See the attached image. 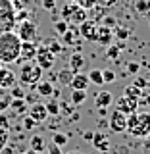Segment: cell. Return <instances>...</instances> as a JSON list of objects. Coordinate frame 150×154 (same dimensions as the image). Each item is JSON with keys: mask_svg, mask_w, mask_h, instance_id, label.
Segmentation results:
<instances>
[{"mask_svg": "<svg viewBox=\"0 0 150 154\" xmlns=\"http://www.w3.org/2000/svg\"><path fill=\"white\" fill-rule=\"evenodd\" d=\"M71 77H73V71H71V69H62L60 73H58V81H60L62 85H69Z\"/></svg>", "mask_w": 150, "mask_h": 154, "instance_id": "obj_28", "label": "cell"}, {"mask_svg": "<svg viewBox=\"0 0 150 154\" xmlns=\"http://www.w3.org/2000/svg\"><path fill=\"white\" fill-rule=\"evenodd\" d=\"M25 2H27V0H12V4H14L16 10H21L23 6H25Z\"/></svg>", "mask_w": 150, "mask_h": 154, "instance_id": "obj_47", "label": "cell"}, {"mask_svg": "<svg viewBox=\"0 0 150 154\" xmlns=\"http://www.w3.org/2000/svg\"><path fill=\"white\" fill-rule=\"evenodd\" d=\"M35 87L41 96H48V98L58 96V89H54V83H50V81H38Z\"/></svg>", "mask_w": 150, "mask_h": 154, "instance_id": "obj_16", "label": "cell"}, {"mask_svg": "<svg viewBox=\"0 0 150 154\" xmlns=\"http://www.w3.org/2000/svg\"><path fill=\"white\" fill-rule=\"evenodd\" d=\"M35 56H37V45L35 42H21L19 62H35Z\"/></svg>", "mask_w": 150, "mask_h": 154, "instance_id": "obj_12", "label": "cell"}, {"mask_svg": "<svg viewBox=\"0 0 150 154\" xmlns=\"http://www.w3.org/2000/svg\"><path fill=\"white\" fill-rule=\"evenodd\" d=\"M102 79H104V83H114V81H115V71L104 69L102 71Z\"/></svg>", "mask_w": 150, "mask_h": 154, "instance_id": "obj_35", "label": "cell"}, {"mask_svg": "<svg viewBox=\"0 0 150 154\" xmlns=\"http://www.w3.org/2000/svg\"><path fill=\"white\" fill-rule=\"evenodd\" d=\"M90 144H93L96 150H100V152H108L110 150V141H108V137H106L104 133H94Z\"/></svg>", "mask_w": 150, "mask_h": 154, "instance_id": "obj_18", "label": "cell"}, {"mask_svg": "<svg viewBox=\"0 0 150 154\" xmlns=\"http://www.w3.org/2000/svg\"><path fill=\"white\" fill-rule=\"evenodd\" d=\"M142 93H144V91H142V89H139V87H135L133 83H131V85H127V87L123 89V96H129V98L139 100V102H141V96H142Z\"/></svg>", "mask_w": 150, "mask_h": 154, "instance_id": "obj_21", "label": "cell"}, {"mask_svg": "<svg viewBox=\"0 0 150 154\" xmlns=\"http://www.w3.org/2000/svg\"><path fill=\"white\" fill-rule=\"evenodd\" d=\"M104 2H112V0H104Z\"/></svg>", "mask_w": 150, "mask_h": 154, "instance_id": "obj_53", "label": "cell"}, {"mask_svg": "<svg viewBox=\"0 0 150 154\" xmlns=\"http://www.w3.org/2000/svg\"><path fill=\"white\" fill-rule=\"evenodd\" d=\"M139 67H141V66H139V62H129V64H127V71L135 75L139 71Z\"/></svg>", "mask_w": 150, "mask_h": 154, "instance_id": "obj_42", "label": "cell"}, {"mask_svg": "<svg viewBox=\"0 0 150 154\" xmlns=\"http://www.w3.org/2000/svg\"><path fill=\"white\" fill-rule=\"evenodd\" d=\"M48 48H50V50L54 52V54H60V50H62V45L54 41V42H48Z\"/></svg>", "mask_w": 150, "mask_h": 154, "instance_id": "obj_43", "label": "cell"}, {"mask_svg": "<svg viewBox=\"0 0 150 154\" xmlns=\"http://www.w3.org/2000/svg\"><path fill=\"white\" fill-rule=\"evenodd\" d=\"M112 31H114V37L118 38V41H121V42H123V41H127V38L131 37V31H129L127 27H118V25H115Z\"/></svg>", "mask_w": 150, "mask_h": 154, "instance_id": "obj_24", "label": "cell"}, {"mask_svg": "<svg viewBox=\"0 0 150 154\" xmlns=\"http://www.w3.org/2000/svg\"><path fill=\"white\" fill-rule=\"evenodd\" d=\"M8 141H10V129L0 127V152H4V148L8 146Z\"/></svg>", "mask_w": 150, "mask_h": 154, "instance_id": "obj_30", "label": "cell"}, {"mask_svg": "<svg viewBox=\"0 0 150 154\" xmlns=\"http://www.w3.org/2000/svg\"><path fill=\"white\" fill-rule=\"evenodd\" d=\"M69 154H79V152H69Z\"/></svg>", "mask_w": 150, "mask_h": 154, "instance_id": "obj_52", "label": "cell"}, {"mask_svg": "<svg viewBox=\"0 0 150 154\" xmlns=\"http://www.w3.org/2000/svg\"><path fill=\"white\" fill-rule=\"evenodd\" d=\"M16 27V8L12 0H0V33L14 31Z\"/></svg>", "mask_w": 150, "mask_h": 154, "instance_id": "obj_4", "label": "cell"}, {"mask_svg": "<svg viewBox=\"0 0 150 154\" xmlns=\"http://www.w3.org/2000/svg\"><path fill=\"white\" fill-rule=\"evenodd\" d=\"M60 108L64 110L66 114H71V112H73V110H75V108H69V104H67V102H60Z\"/></svg>", "mask_w": 150, "mask_h": 154, "instance_id": "obj_48", "label": "cell"}, {"mask_svg": "<svg viewBox=\"0 0 150 154\" xmlns=\"http://www.w3.org/2000/svg\"><path fill=\"white\" fill-rule=\"evenodd\" d=\"M108 125H110V129H112L114 133H123L125 129H127V116L115 108L108 118Z\"/></svg>", "mask_w": 150, "mask_h": 154, "instance_id": "obj_8", "label": "cell"}, {"mask_svg": "<svg viewBox=\"0 0 150 154\" xmlns=\"http://www.w3.org/2000/svg\"><path fill=\"white\" fill-rule=\"evenodd\" d=\"M10 100H12L10 96H2V98H0V114H2L6 108H10Z\"/></svg>", "mask_w": 150, "mask_h": 154, "instance_id": "obj_40", "label": "cell"}, {"mask_svg": "<svg viewBox=\"0 0 150 154\" xmlns=\"http://www.w3.org/2000/svg\"><path fill=\"white\" fill-rule=\"evenodd\" d=\"M121 48H123V42L119 41V45H110V46H106V56L110 58V60H118L119 54H121Z\"/></svg>", "mask_w": 150, "mask_h": 154, "instance_id": "obj_23", "label": "cell"}, {"mask_svg": "<svg viewBox=\"0 0 150 154\" xmlns=\"http://www.w3.org/2000/svg\"><path fill=\"white\" fill-rule=\"evenodd\" d=\"M67 29H69V23H67L66 19H56L54 21V31L58 33V35H64Z\"/></svg>", "mask_w": 150, "mask_h": 154, "instance_id": "obj_29", "label": "cell"}, {"mask_svg": "<svg viewBox=\"0 0 150 154\" xmlns=\"http://www.w3.org/2000/svg\"><path fill=\"white\" fill-rule=\"evenodd\" d=\"M133 10L139 17L150 21V0H133Z\"/></svg>", "mask_w": 150, "mask_h": 154, "instance_id": "obj_15", "label": "cell"}, {"mask_svg": "<svg viewBox=\"0 0 150 154\" xmlns=\"http://www.w3.org/2000/svg\"><path fill=\"white\" fill-rule=\"evenodd\" d=\"M35 62L42 69H52L56 64V54L50 50L48 46H37V56H35Z\"/></svg>", "mask_w": 150, "mask_h": 154, "instance_id": "obj_7", "label": "cell"}, {"mask_svg": "<svg viewBox=\"0 0 150 154\" xmlns=\"http://www.w3.org/2000/svg\"><path fill=\"white\" fill-rule=\"evenodd\" d=\"M41 4H42L44 10H54L56 8V0H41Z\"/></svg>", "mask_w": 150, "mask_h": 154, "instance_id": "obj_41", "label": "cell"}, {"mask_svg": "<svg viewBox=\"0 0 150 154\" xmlns=\"http://www.w3.org/2000/svg\"><path fill=\"white\" fill-rule=\"evenodd\" d=\"M87 77H89V81H90V83H94V85H102V83H104V79H102V69H90Z\"/></svg>", "mask_w": 150, "mask_h": 154, "instance_id": "obj_26", "label": "cell"}, {"mask_svg": "<svg viewBox=\"0 0 150 154\" xmlns=\"http://www.w3.org/2000/svg\"><path fill=\"white\" fill-rule=\"evenodd\" d=\"M115 108L119 110V112H123L125 116H129V114H133V112H137V108H139V100H133V98H129V96H119L118 98V102H115Z\"/></svg>", "mask_w": 150, "mask_h": 154, "instance_id": "obj_10", "label": "cell"}, {"mask_svg": "<svg viewBox=\"0 0 150 154\" xmlns=\"http://www.w3.org/2000/svg\"><path fill=\"white\" fill-rule=\"evenodd\" d=\"M12 98H25V93H23V89H19V87L14 85V87H12Z\"/></svg>", "mask_w": 150, "mask_h": 154, "instance_id": "obj_39", "label": "cell"}, {"mask_svg": "<svg viewBox=\"0 0 150 154\" xmlns=\"http://www.w3.org/2000/svg\"><path fill=\"white\" fill-rule=\"evenodd\" d=\"M52 143L58 144V146H64V144L67 143V135H64V133H54V137H52Z\"/></svg>", "mask_w": 150, "mask_h": 154, "instance_id": "obj_34", "label": "cell"}, {"mask_svg": "<svg viewBox=\"0 0 150 154\" xmlns=\"http://www.w3.org/2000/svg\"><path fill=\"white\" fill-rule=\"evenodd\" d=\"M29 110V116H31L33 119H35L37 123H44L46 118H48V112H46V106L44 104H33Z\"/></svg>", "mask_w": 150, "mask_h": 154, "instance_id": "obj_14", "label": "cell"}, {"mask_svg": "<svg viewBox=\"0 0 150 154\" xmlns=\"http://www.w3.org/2000/svg\"><path fill=\"white\" fill-rule=\"evenodd\" d=\"M104 25H106V27H110V29H114V27H115V19L108 16V17L104 19Z\"/></svg>", "mask_w": 150, "mask_h": 154, "instance_id": "obj_46", "label": "cell"}, {"mask_svg": "<svg viewBox=\"0 0 150 154\" xmlns=\"http://www.w3.org/2000/svg\"><path fill=\"white\" fill-rule=\"evenodd\" d=\"M0 127H2V129H8V127H10V122H8V116L0 114Z\"/></svg>", "mask_w": 150, "mask_h": 154, "instance_id": "obj_45", "label": "cell"}, {"mask_svg": "<svg viewBox=\"0 0 150 154\" xmlns=\"http://www.w3.org/2000/svg\"><path fill=\"white\" fill-rule=\"evenodd\" d=\"M90 85V81H89V77L83 75V73H73V77H71V83L69 87L73 91H87V87Z\"/></svg>", "mask_w": 150, "mask_h": 154, "instance_id": "obj_17", "label": "cell"}, {"mask_svg": "<svg viewBox=\"0 0 150 154\" xmlns=\"http://www.w3.org/2000/svg\"><path fill=\"white\" fill-rule=\"evenodd\" d=\"M75 35H77L75 31H69V29H67L64 35H62V41H64V45H73V42H75Z\"/></svg>", "mask_w": 150, "mask_h": 154, "instance_id": "obj_33", "label": "cell"}, {"mask_svg": "<svg viewBox=\"0 0 150 154\" xmlns=\"http://www.w3.org/2000/svg\"><path fill=\"white\" fill-rule=\"evenodd\" d=\"M17 81V75L14 73L12 69H8V67H0V89L6 91V89H12L14 85H16Z\"/></svg>", "mask_w": 150, "mask_h": 154, "instance_id": "obj_11", "label": "cell"}, {"mask_svg": "<svg viewBox=\"0 0 150 154\" xmlns=\"http://www.w3.org/2000/svg\"><path fill=\"white\" fill-rule=\"evenodd\" d=\"M25 19H29V12L27 10H16V25L21 21H25Z\"/></svg>", "mask_w": 150, "mask_h": 154, "instance_id": "obj_36", "label": "cell"}, {"mask_svg": "<svg viewBox=\"0 0 150 154\" xmlns=\"http://www.w3.org/2000/svg\"><path fill=\"white\" fill-rule=\"evenodd\" d=\"M85 98H87V91H73L71 93V102H73V106L83 104Z\"/></svg>", "mask_w": 150, "mask_h": 154, "instance_id": "obj_27", "label": "cell"}, {"mask_svg": "<svg viewBox=\"0 0 150 154\" xmlns=\"http://www.w3.org/2000/svg\"><path fill=\"white\" fill-rule=\"evenodd\" d=\"M85 66V58L81 54H73L69 58V69L73 71V73H79V69Z\"/></svg>", "mask_w": 150, "mask_h": 154, "instance_id": "obj_22", "label": "cell"}, {"mask_svg": "<svg viewBox=\"0 0 150 154\" xmlns=\"http://www.w3.org/2000/svg\"><path fill=\"white\" fill-rule=\"evenodd\" d=\"M93 137H94V131H85V133H83V139H85L87 143L93 141Z\"/></svg>", "mask_w": 150, "mask_h": 154, "instance_id": "obj_49", "label": "cell"}, {"mask_svg": "<svg viewBox=\"0 0 150 154\" xmlns=\"http://www.w3.org/2000/svg\"><path fill=\"white\" fill-rule=\"evenodd\" d=\"M131 137L144 139L150 135V112H133L127 116V129Z\"/></svg>", "mask_w": 150, "mask_h": 154, "instance_id": "obj_2", "label": "cell"}, {"mask_svg": "<svg viewBox=\"0 0 150 154\" xmlns=\"http://www.w3.org/2000/svg\"><path fill=\"white\" fill-rule=\"evenodd\" d=\"M19 50H21V38L16 31L0 33V64L19 62Z\"/></svg>", "mask_w": 150, "mask_h": 154, "instance_id": "obj_1", "label": "cell"}, {"mask_svg": "<svg viewBox=\"0 0 150 154\" xmlns=\"http://www.w3.org/2000/svg\"><path fill=\"white\" fill-rule=\"evenodd\" d=\"M23 154H37V152H35V150H31V148H29V150H25Z\"/></svg>", "mask_w": 150, "mask_h": 154, "instance_id": "obj_50", "label": "cell"}, {"mask_svg": "<svg viewBox=\"0 0 150 154\" xmlns=\"http://www.w3.org/2000/svg\"><path fill=\"white\" fill-rule=\"evenodd\" d=\"M112 102H114V96H112L110 91H100V93H96V96H94L96 108H108Z\"/></svg>", "mask_w": 150, "mask_h": 154, "instance_id": "obj_19", "label": "cell"}, {"mask_svg": "<svg viewBox=\"0 0 150 154\" xmlns=\"http://www.w3.org/2000/svg\"><path fill=\"white\" fill-rule=\"evenodd\" d=\"M35 125H37V122L31 118V116H27V118L23 119V129H27V131H31V129L35 127Z\"/></svg>", "mask_w": 150, "mask_h": 154, "instance_id": "obj_38", "label": "cell"}, {"mask_svg": "<svg viewBox=\"0 0 150 154\" xmlns=\"http://www.w3.org/2000/svg\"><path fill=\"white\" fill-rule=\"evenodd\" d=\"M17 37L21 38V42H35L37 41V23H33L31 19H25V21L17 23Z\"/></svg>", "mask_w": 150, "mask_h": 154, "instance_id": "obj_6", "label": "cell"}, {"mask_svg": "<svg viewBox=\"0 0 150 154\" xmlns=\"http://www.w3.org/2000/svg\"><path fill=\"white\" fill-rule=\"evenodd\" d=\"M96 31H98V23L93 21V19H85L83 23H79V35L85 41L96 42Z\"/></svg>", "mask_w": 150, "mask_h": 154, "instance_id": "obj_9", "label": "cell"}, {"mask_svg": "<svg viewBox=\"0 0 150 154\" xmlns=\"http://www.w3.org/2000/svg\"><path fill=\"white\" fill-rule=\"evenodd\" d=\"M114 41V31L106 25H98V31H96V42H100L102 46H110Z\"/></svg>", "mask_w": 150, "mask_h": 154, "instance_id": "obj_13", "label": "cell"}, {"mask_svg": "<svg viewBox=\"0 0 150 154\" xmlns=\"http://www.w3.org/2000/svg\"><path fill=\"white\" fill-rule=\"evenodd\" d=\"M29 148H31V150H35L37 154H38V152H44V150H46L44 139H42L41 135H35V137H31V141H29Z\"/></svg>", "mask_w": 150, "mask_h": 154, "instance_id": "obj_20", "label": "cell"}, {"mask_svg": "<svg viewBox=\"0 0 150 154\" xmlns=\"http://www.w3.org/2000/svg\"><path fill=\"white\" fill-rule=\"evenodd\" d=\"M75 4H79L81 8H85V10H93V8H96L98 6V2L100 0H73Z\"/></svg>", "mask_w": 150, "mask_h": 154, "instance_id": "obj_32", "label": "cell"}, {"mask_svg": "<svg viewBox=\"0 0 150 154\" xmlns=\"http://www.w3.org/2000/svg\"><path fill=\"white\" fill-rule=\"evenodd\" d=\"M62 17H64L67 23L71 21V23H75V25H79L85 19H89L87 10L81 8L79 4H75V2H66V6L62 8Z\"/></svg>", "mask_w": 150, "mask_h": 154, "instance_id": "obj_5", "label": "cell"}, {"mask_svg": "<svg viewBox=\"0 0 150 154\" xmlns=\"http://www.w3.org/2000/svg\"><path fill=\"white\" fill-rule=\"evenodd\" d=\"M133 85H135V87H139V89H142V91H144V87H146V79H144V77H137V79L133 81Z\"/></svg>", "mask_w": 150, "mask_h": 154, "instance_id": "obj_44", "label": "cell"}, {"mask_svg": "<svg viewBox=\"0 0 150 154\" xmlns=\"http://www.w3.org/2000/svg\"><path fill=\"white\" fill-rule=\"evenodd\" d=\"M46 154H64V152H62V146H58V144L50 143V144L46 146Z\"/></svg>", "mask_w": 150, "mask_h": 154, "instance_id": "obj_37", "label": "cell"}, {"mask_svg": "<svg viewBox=\"0 0 150 154\" xmlns=\"http://www.w3.org/2000/svg\"><path fill=\"white\" fill-rule=\"evenodd\" d=\"M2 96H4V93H2V89H0V98H2Z\"/></svg>", "mask_w": 150, "mask_h": 154, "instance_id": "obj_51", "label": "cell"}, {"mask_svg": "<svg viewBox=\"0 0 150 154\" xmlns=\"http://www.w3.org/2000/svg\"><path fill=\"white\" fill-rule=\"evenodd\" d=\"M10 108H14L17 114L25 112V110H27V106H25V98H12V100H10Z\"/></svg>", "mask_w": 150, "mask_h": 154, "instance_id": "obj_25", "label": "cell"}, {"mask_svg": "<svg viewBox=\"0 0 150 154\" xmlns=\"http://www.w3.org/2000/svg\"><path fill=\"white\" fill-rule=\"evenodd\" d=\"M44 106H46V112H48V116H58V114H60V104H58L54 98H52L50 102H46Z\"/></svg>", "mask_w": 150, "mask_h": 154, "instance_id": "obj_31", "label": "cell"}, {"mask_svg": "<svg viewBox=\"0 0 150 154\" xmlns=\"http://www.w3.org/2000/svg\"><path fill=\"white\" fill-rule=\"evenodd\" d=\"M42 67L37 64V62H25L21 66V71H19V77L17 79L21 81L23 85H29V87H35L42 77Z\"/></svg>", "mask_w": 150, "mask_h": 154, "instance_id": "obj_3", "label": "cell"}]
</instances>
